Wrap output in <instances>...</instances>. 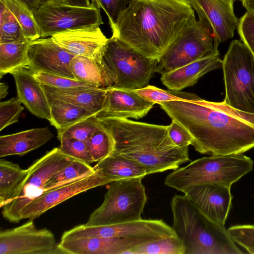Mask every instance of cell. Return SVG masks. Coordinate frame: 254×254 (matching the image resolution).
I'll list each match as a JSON object with an SVG mask.
<instances>
[{
  "label": "cell",
  "mask_w": 254,
  "mask_h": 254,
  "mask_svg": "<svg viewBox=\"0 0 254 254\" xmlns=\"http://www.w3.org/2000/svg\"><path fill=\"white\" fill-rule=\"evenodd\" d=\"M176 235L162 220L140 219L119 224L76 226L65 231L61 240L87 237L120 238L139 244Z\"/></svg>",
  "instance_id": "cell-12"
},
{
  "label": "cell",
  "mask_w": 254,
  "mask_h": 254,
  "mask_svg": "<svg viewBox=\"0 0 254 254\" xmlns=\"http://www.w3.org/2000/svg\"><path fill=\"white\" fill-rule=\"evenodd\" d=\"M53 233L38 229L33 220L0 232V254H64Z\"/></svg>",
  "instance_id": "cell-13"
},
{
  "label": "cell",
  "mask_w": 254,
  "mask_h": 254,
  "mask_svg": "<svg viewBox=\"0 0 254 254\" xmlns=\"http://www.w3.org/2000/svg\"><path fill=\"white\" fill-rule=\"evenodd\" d=\"M209 54L173 71L161 74L160 80L169 90L181 91L194 85L207 73L222 67L218 47Z\"/></svg>",
  "instance_id": "cell-19"
},
{
  "label": "cell",
  "mask_w": 254,
  "mask_h": 254,
  "mask_svg": "<svg viewBox=\"0 0 254 254\" xmlns=\"http://www.w3.org/2000/svg\"><path fill=\"white\" fill-rule=\"evenodd\" d=\"M103 177L112 182L147 175L145 169L140 164L126 157L113 152L98 162L94 167Z\"/></svg>",
  "instance_id": "cell-26"
},
{
  "label": "cell",
  "mask_w": 254,
  "mask_h": 254,
  "mask_svg": "<svg viewBox=\"0 0 254 254\" xmlns=\"http://www.w3.org/2000/svg\"><path fill=\"white\" fill-rule=\"evenodd\" d=\"M196 11L199 18L209 24L213 37L214 46L218 47L233 37L239 19L234 12L237 0H188Z\"/></svg>",
  "instance_id": "cell-16"
},
{
  "label": "cell",
  "mask_w": 254,
  "mask_h": 254,
  "mask_svg": "<svg viewBox=\"0 0 254 254\" xmlns=\"http://www.w3.org/2000/svg\"><path fill=\"white\" fill-rule=\"evenodd\" d=\"M17 98H11L0 103V131L18 121L24 110Z\"/></svg>",
  "instance_id": "cell-39"
},
{
  "label": "cell",
  "mask_w": 254,
  "mask_h": 254,
  "mask_svg": "<svg viewBox=\"0 0 254 254\" xmlns=\"http://www.w3.org/2000/svg\"><path fill=\"white\" fill-rule=\"evenodd\" d=\"M185 247L176 235L138 245L128 254H185Z\"/></svg>",
  "instance_id": "cell-31"
},
{
  "label": "cell",
  "mask_w": 254,
  "mask_h": 254,
  "mask_svg": "<svg viewBox=\"0 0 254 254\" xmlns=\"http://www.w3.org/2000/svg\"><path fill=\"white\" fill-rule=\"evenodd\" d=\"M25 37L19 22L0 2V44L13 42Z\"/></svg>",
  "instance_id": "cell-34"
},
{
  "label": "cell",
  "mask_w": 254,
  "mask_h": 254,
  "mask_svg": "<svg viewBox=\"0 0 254 254\" xmlns=\"http://www.w3.org/2000/svg\"><path fill=\"white\" fill-rule=\"evenodd\" d=\"M97 117L114 140V152L137 162L147 175L176 170L190 160L189 149L178 147L171 139L168 126L98 114Z\"/></svg>",
  "instance_id": "cell-3"
},
{
  "label": "cell",
  "mask_w": 254,
  "mask_h": 254,
  "mask_svg": "<svg viewBox=\"0 0 254 254\" xmlns=\"http://www.w3.org/2000/svg\"><path fill=\"white\" fill-rule=\"evenodd\" d=\"M103 58L117 77L113 87L131 90L148 85L159 62L143 56L113 36L104 47Z\"/></svg>",
  "instance_id": "cell-9"
},
{
  "label": "cell",
  "mask_w": 254,
  "mask_h": 254,
  "mask_svg": "<svg viewBox=\"0 0 254 254\" xmlns=\"http://www.w3.org/2000/svg\"><path fill=\"white\" fill-rule=\"evenodd\" d=\"M54 41L75 56L103 59L108 41L99 27L69 30L52 36Z\"/></svg>",
  "instance_id": "cell-18"
},
{
  "label": "cell",
  "mask_w": 254,
  "mask_h": 254,
  "mask_svg": "<svg viewBox=\"0 0 254 254\" xmlns=\"http://www.w3.org/2000/svg\"><path fill=\"white\" fill-rule=\"evenodd\" d=\"M228 231L235 243L243 247L248 253L254 254V225H234Z\"/></svg>",
  "instance_id": "cell-40"
},
{
  "label": "cell",
  "mask_w": 254,
  "mask_h": 254,
  "mask_svg": "<svg viewBox=\"0 0 254 254\" xmlns=\"http://www.w3.org/2000/svg\"><path fill=\"white\" fill-rule=\"evenodd\" d=\"M60 141L59 148L63 154L89 164L94 162L84 141L70 138H63Z\"/></svg>",
  "instance_id": "cell-38"
},
{
  "label": "cell",
  "mask_w": 254,
  "mask_h": 254,
  "mask_svg": "<svg viewBox=\"0 0 254 254\" xmlns=\"http://www.w3.org/2000/svg\"><path fill=\"white\" fill-rule=\"evenodd\" d=\"M32 41L24 37L0 44V78L20 68H28V48Z\"/></svg>",
  "instance_id": "cell-28"
},
{
  "label": "cell",
  "mask_w": 254,
  "mask_h": 254,
  "mask_svg": "<svg viewBox=\"0 0 254 254\" xmlns=\"http://www.w3.org/2000/svg\"><path fill=\"white\" fill-rule=\"evenodd\" d=\"M142 179L110 183L103 203L90 214L86 224L107 225L141 219L147 201Z\"/></svg>",
  "instance_id": "cell-6"
},
{
  "label": "cell",
  "mask_w": 254,
  "mask_h": 254,
  "mask_svg": "<svg viewBox=\"0 0 254 254\" xmlns=\"http://www.w3.org/2000/svg\"><path fill=\"white\" fill-rule=\"evenodd\" d=\"M25 5L33 13L38 9L43 4L50 0H17Z\"/></svg>",
  "instance_id": "cell-44"
},
{
  "label": "cell",
  "mask_w": 254,
  "mask_h": 254,
  "mask_svg": "<svg viewBox=\"0 0 254 254\" xmlns=\"http://www.w3.org/2000/svg\"><path fill=\"white\" fill-rule=\"evenodd\" d=\"M237 29L241 40L254 56V12L247 11L239 19Z\"/></svg>",
  "instance_id": "cell-41"
},
{
  "label": "cell",
  "mask_w": 254,
  "mask_h": 254,
  "mask_svg": "<svg viewBox=\"0 0 254 254\" xmlns=\"http://www.w3.org/2000/svg\"><path fill=\"white\" fill-rule=\"evenodd\" d=\"M33 14L40 37L43 38L69 30L99 27L104 23L100 8L93 1L90 6L80 7L61 0H50Z\"/></svg>",
  "instance_id": "cell-10"
},
{
  "label": "cell",
  "mask_w": 254,
  "mask_h": 254,
  "mask_svg": "<svg viewBox=\"0 0 254 254\" xmlns=\"http://www.w3.org/2000/svg\"><path fill=\"white\" fill-rule=\"evenodd\" d=\"M195 19L194 10L188 0H131L119 14L112 36L159 62Z\"/></svg>",
  "instance_id": "cell-2"
},
{
  "label": "cell",
  "mask_w": 254,
  "mask_h": 254,
  "mask_svg": "<svg viewBox=\"0 0 254 254\" xmlns=\"http://www.w3.org/2000/svg\"><path fill=\"white\" fill-rule=\"evenodd\" d=\"M247 11L254 12V0H239Z\"/></svg>",
  "instance_id": "cell-46"
},
{
  "label": "cell",
  "mask_w": 254,
  "mask_h": 254,
  "mask_svg": "<svg viewBox=\"0 0 254 254\" xmlns=\"http://www.w3.org/2000/svg\"><path fill=\"white\" fill-rule=\"evenodd\" d=\"M154 104L133 90L112 86L107 88L105 108L98 115L139 119L146 116Z\"/></svg>",
  "instance_id": "cell-20"
},
{
  "label": "cell",
  "mask_w": 254,
  "mask_h": 254,
  "mask_svg": "<svg viewBox=\"0 0 254 254\" xmlns=\"http://www.w3.org/2000/svg\"><path fill=\"white\" fill-rule=\"evenodd\" d=\"M112 183L99 172L65 185L44 191L29 203L22 210L21 220H34L44 213L81 192Z\"/></svg>",
  "instance_id": "cell-14"
},
{
  "label": "cell",
  "mask_w": 254,
  "mask_h": 254,
  "mask_svg": "<svg viewBox=\"0 0 254 254\" xmlns=\"http://www.w3.org/2000/svg\"><path fill=\"white\" fill-rule=\"evenodd\" d=\"M131 0H93L98 7L102 8L109 18L112 30L121 12L128 6Z\"/></svg>",
  "instance_id": "cell-42"
},
{
  "label": "cell",
  "mask_w": 254,
  "mask_h": 254,
  "mask_svg": "<svg viewBox=\"0 0 254 254\" xmlns=\"http://www.w3.org/2000/svg\"><path fill=\"white\" fill-rule=\"evenodd\" d=\"M13 14L20 24L24 36L33 41L40 38L39 27L33 13L17 0H0Z\"/></svg>",
  "instance_id": "cell-32"
},
{
  "label": "cell",
  "mask_w": 254,
  "mask_h": 254,
  "mask_svg": "<svg viewBox=\"0 0 254 254\" xmlns=\"http://www.w3.org/2000/svg\"><path fill=\"white\" fill-rule=\"evenodd\" d=\"M172 228L182 241L185 254H242L225 226L205 216L185 194L171 201Z\"/></svg>",
  "instance_id": "cell-4"
},
{
  "label": "cell",
  "mask_w": 254,
  "mask_h": 254,
  "mask_svg": "<svg viewBox=\"0 0 254 254\" xmlns=\"http://www.w3.org/2000/svg\"><path fill=\"white\" fill-rule=\"evenodd\" d=\"M64 3L71 5L88 7L91 5L89 0H61Z\"/></svg>",
  "instance_id": "cell-45"
},
{
  "label": "cell",
  "mask_w": 254,
  "mask_h": 254,
  "mask_svg": "<svg viewBox=\"0 0 254 254\" xmlns=\"http://www.w3.org/2000/svg\"><path fill=\"white\" fill-rule=\"evenodd\" d=\"M42 84L58 89L99 88L96 85L74 79L44 72L33 73Z\"/></svg>",
  "instance_id": "cell-37"
},
{
  "label": "cell",
  "mask_w": 254,
  "mask_h": 254,
  "mask_svg": "<svg viewBox=\"0 0 254 254\" xmlns=\"http://www.w3.org/2000/svg\"><path fill=\"white\" fill-rule=\"evenodd\" d=\"M85 142L94 162H98L105 159L115 150V141L112 136L100 125Z\"/></svg>",
  "instance_id": "cell-33"
},
{
  "label": "cell",
  "mask_w": 254,
  "mask_h": 254,
  "mask_svg": "<svg viewBox=\"0 0 254 254\" xmlns=\"http://www.w3.org/2000/svg\"><path fill=\"white\" fill-rule=\"evenodd\" d=\"M191 135L196 151L211 155L244 153L254 148V113L193 94L190 99L159 103Z\"/></svg>",
  "instance_id": "cell-1"
},
{
  "label": "cell",
  "mask_w": 254,
  "mask_h": 254,
  "mask_svg": "<svg viewBox=\"0 0 254 254\" xmlns=\"http://www.w3.org/2000/svg\"><path fill=\"white\" fill-rule=\"evenodd\" d=\"M14 79L17 98L34 116L49 121L50 107L41 83L28 68H20L10 73Z\"/></svg>",
  "instance_id": "cell-21"
},
{
  "label": "cell",
  "mask_w": 254,
  "mask_h": 254,
  "mask_svg": "<svg viewBox=\"0 0 254 254\" xmlns=\"http://www.w3.org/2000/svg\"><path fill=\"white\" fill-rule=\"evenodd\" d=\"M41 85L47 97L64 100L97 114L105 108L107 88L62 89Z\"/></svg>",
  "instance_id": "cell-25"
},
{
  "label": "cell",
  "mask_w": 254,
  "mask_h": 254,
  "mask_svg": "<svg viewBox=\"0 0 254 254\" xmlns=\"http://www.w3.org/2000/svg\"><path fill=\"white\" fill-rule=\"evenodd\" d=\"M71 72L76 80L96 85L99 88L112 87L117 77L103 58L96 60L75 56L70 63Z\"/></svg>",
  "instance_id": "cell-24"
},
{
  "label": "cell",
  "mask_w": 254,
  "mask_h": 254,
  "mask_svg": "<svg viewBox=\"0 0 254 254\" xmlns=\"http://www.w3.org/2000/svg\"><path fill=\"white\" fill-rule=\"evenodd\" d=\"M184 193L205 216L225 226L232 206L231 187L217 184H203L190 187Z\"/></svg>",
  "instance_id": "cell-17"
},
{
  "label": "cell",
  "mask_w": 254,
  "mask_h": 254,
  "mask_svg": "<svg viewBox=\"0 0 254 254\" xmlns=\"http://www.w3.org/2000/svg\"><path fill=\"white\" fill-rule=\"evenodd\" d=\"M211 27L205 19L190 23L169 47L158 62L155 72L165 73L195 61L214 50Z\"/></svg>",
  "instance_id": "cell-11"
},
{
  "label": "cell",
  "mask_w": 254,
  "mask_h": 254,
  "mask_svg": "<svg viewBox=\"0 0 254 254\" xmlns=\"http://www.w3.org/2000/svg\"><path fill=\"white\" fill-rule=\"evenodd\" d=\"M100 124L96 116L83 119L64 128L58 129L57 138H75L85 142L99 128Z\"/></svg>",
  "instance_id": "cell-35"
},
{
  "label": "cell",
  "mask_w": 254,
  "mask_h": 254,
  "mask_svg": "<svg viewBox=\"0 0 254 254\" xmlns=\"http://www.w3.org/2000/svg\"><path fill=\"white\" fill-rule=\"evenodd\" d=\"M95 171L94 167L90 164L74 159L48 181L43 189V192L90 175Z\"/></svg>",
  "instance_id": "cell-30"
},
{
  "label": "cell",
  "mask_w": 254,
  "mask_h": 254,
  "mask_svg": "<svg viewBox=\"0 0 254 254\" xmlns=\"http://www.w3.org/2000/svg\"><path fill=\"white\" fill-rule=\"evenodd\" d=\"M27 56L28 68L33 73L44 72L75 79L70 67L75 55L55 43L52 37L32 41Z\"/></svg>",
  "instance_id": "cell-15"
},
{
  "label": "cell",
  "mask_w": 254,
  "mask_h": 254,
  "mask_svg": "<svg viewBox=\"0 0 254 254\" xmlns=\"http://www.w3.org/2000/svg\"><path fill=\"white\" fill-rule=\"evenodd\" d=\"M51 111L50 124L57 130L98 114L59 98L47 97Z\"/></svg>",
  "instance_id": "cell-27"
},
{
  "label": "cell",
  "mask_w": 254,
  "mask_h": 254,
  "mask_svg": "<svg viewBox=\"0 0 254 254\" xmlns=\"http://www.w3.org/2000/svg\"></svg>",
  "instance_id": "cell-48"
},
{
  "label": "cell",
  "mask_w": 254,
  "mask_h": 254,
  "mask_svg": "<svg viewBox=\"0 0 254 254\" xmlns=\"http://www.w3.org/2000/svg\"><path fill=\"white\" fill-rule=\"evenodd\" d=\"M8 86L4 82H1L0 83V99L5 98L8 94Z\"/></svg>",
  "instance_id": "cell-47"
},
{
  "label": "cell",
  "mask_w": 254,
  "mask_h": 254,
  "mask_svg": "<svg viewBox=\"0 0 254 254\" xmlns=\"http://www.w3.org/2000/svg\"><path fill=\"white\" fill-rule=\"evenodd\" d=\"M140 245L120 238L87 237L61 240L64 254H126Z\"/></svg>",
  "instance_id": "cell-22"
},
{
  "label": "cell",
  "mask_w": 254,
  "mask_h": 254,
  "mask_svg": "<svg viewBox=\"0 0 254 254\" xmlns=\"http://www.w3.org/2000/svg\"><path fill=\"white\" fill-rule=\"evenodd\" d=\"M74 159L55 147L35 161L27 169L22 183L1 207L3 217L10 222L21 221L23 209L43 192V189L55 174L68 166Z\"/></svg>",
  "instance_id": "cell-8"
},
{
  "label": "cell",
  "mask_w": 254,
  "mask_h": 254,
  "mask_svg": "<svg viewBox=\"0 0 254 254\" xmlns=\"http://www.w3.org/2000/svg\"><path fill=\"white\" fill-rule=\"evenodd\" d=\"M48 127L35 128L0 136V158L24 155L44 145L52 138Z\"/></svg>",
  "instance_id": "cell-23"
},
{
  "label": "cell",
  "mask_w": 254,
  "mask_h": 254,
  "mask_svg": "<svg viewBox=\"0 0 254 254\" xmlns=\"http://www.w3.org/2000/svg\"><path fill=\"white\" fill-rule=\"evenodd\" d=\"M222 67L224 100L237 109L254 113V56L241 40L231 42Z\"/></svg>",
  "instance_id": "cell-7"
},
{
  "label": "cell",
  "mask_w": 254,
  "mask_h": 254,
  "mask_svg": "<svg viewBox=\"0 0 254 254\" xmlns=\"http://www.w3.org/2000/svg\"><path fill=\"white\" fill-rule=\"evenodd\" d=\"M27 169L9 161L0 160V207L8 201L27 175Z\"/></svg>",
  "instance_id": "cell-29"
},
{
  "label": "cell",
  "mask_w": 254,
  "mask_h": 254,
  "mask_svg": "<svg viewBox=\"0 0 254 254\" xmlns=\"http://www.w3.org/2000/svg\"><path fill=\"white\" fill-rule=\"evenodd\" d=\"M133 90L143 98L155 104L173 100L190 99L192 95V93H190L170 90L166 91L150 85Z\"/></svg>",
  "instance_id": "cell-36"
},
{
  "label": "cell",
  "mask_w": 254,
  "mask_h": 254,
  "mask_svg": "<svg viewBox=\"0 0 254 254\" xmlns=\"http://www.w3.org/2000/svg\"><path fill=\"white\" fill-rule=\"evenodd\" d=\"M169 135L174 143L178 147L189 149L191 145L192 137L190 133L176 120L172 119V122L168 126Z\"/></svg>",
  "instance_id": "cell-43"
},
{
  "label": "cell",
  "mask_w": 254,
  "mask_h": 254,
  "mask_svg": "<svg viewBox=\"0 0 254 254\" xmlns=\"http://www.w3.org/2000/svg\"><path fill=\"white\" fill-rule=\"evenodd\" d=\"M254 161L244 153L203 157L175 170L166 177L164 184L183 193L190 187L203 184L231 187L252 171Z\"/></svg>",
  "instance_id": "cell-5"
}]
</instances>
